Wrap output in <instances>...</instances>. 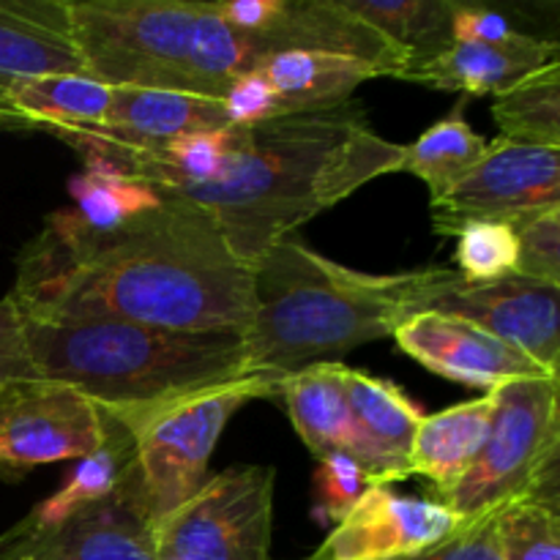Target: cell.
Listing matches in <instances>:
<instances>
[{
	"mask_svg": "<svg viewBox=\"0 0 560 560\" xmlns=\"http://www.w3.org/2000/svg\"><path fill=\"white\" fill-rule=\"evenodd\" d=\"M113 230L60 208L16 255L9 295L22 320H120L184 334H246L252 268L224 244L206 208L170 189Z\"/></svg>",
	"mask_w": 560,
	"mask_h": 560,
	"instance_id": "cell-1",
	"label": "cell"
},
{
	"mask_svg": "<svg viewBox=\"0 0 560 560\" xmlns=\"http://www.w3.org/2000/svg\"><path fill=\"white\" fill-rule=\"evenodd\" d=\"M402 156L405 145L375 135L364 104L348 98L238 129L217 178L170 191L206 208L228 249L252 268L317 213L399 173Z\"/></svg>",
	"mask_w": 560,
	"mask_h": 560,
	"instance_id": "cell-2",
	"label": "cell"
},
{
	"mask_svg": "<svg viewBox=\"0 0 560 560\" xmlns=\"http://www.w3.org/2000/svg\"><path fill=\"white\" fill-rule=\"evenodd\" d=\"M459 282L454 268L355 271L290 235L252 266L255 310L246 328L252 372L277 394L282 377L394 337L399 323L430 310Z\"/></svg>",
	"mask_w": 560,
	"mask_h": 560,
	"instance_id": "cell-3",
	"label": "cell"
},
{
	"mask_svg": "<svg viewBox=\"0 0 560 560\" xmlns=\"http://www.w3.org/2000/svg\"><path fill=\"white\" fill-rule=\"evenodd\" d=\"M38 381L91 399L109 419L257 377L246 334H184L120 320H25Z\"/></svg>",
	"mask_w": 560,
	"mask_h": 560,
	"instance_id": "cell-4",
	"label": "cell"
},
{
	"mask_svg": "<svg viewBox=\"0 0 560 560\" xmlns=\"http://www.w3.org/2000/svg\"><path fill=\"white\" fill-rule=\"evenodd\" d=\"M66 14L85 74L113 88L219 98L277 52L224 22L213 0H66Z\"/></svg>",
	"mask_w": 560,
	"mask_h": 560,
	"instance_id": "cell-5",
	"label": "cell"
},
{
	"mask_svg": "<svg viewBox=\"0 0 560 560\" xmlns=\"http://www.w3.org/2000/svg\"><path fill=\"white\" fill-rule=\"evenodd\" d=\"M273 397L262 377L191 394L148 413L113 419L135 438V465L153 523L189 501L208 479V463L224 427L252 399Z\"/></svg>",
	"mask_w": 560,
	"mask_h": 560,
	"instance_id": "cell-6",
	"label": "cell"
},
{
	"mask_svg": "<svg viewBox=\"0 0 560 560\" xmlns=\"http://www.w3.org/2000/svg\"><path fill=\"white\" fill-rule=\"evenodd\" d=\"M492 392L498 408L487 443L463 479L435 498L465 528L517 501L545 448L560 438L558 377H514Z\"/></svg>",
	"mask_w": 560,
	"mask_h": 560,
	"instance_id": "cell-7",
	"label": "cell"
},
{
	"mask_svg": "<svg viewBox=\"0 0 560 560\" xmlns=\"http://www.w3.org/2000/svg\"><path fill=\"white\" fill-rule=\"evenodd\" d=\"M277 468L235 465L153 525L159 560H271Z\"/></svg>",
	"mask_w": 560,
	"mask_h": 560,
	"instance_id": "cell-8",
	"label": "cell"
},
{
	"mask_svg": "<svg viewBox=\"0 0 560 560\" xmlns=\"http://www.w3.org/2000/svg\"><path fill=\"white\" fill-rule=\"evenodd\" d=\"M560 206V148L495 137L485 156L441 200L430 202L432 230L457 238L476 222H517Z\"/></svg>",
	"mask_w": 560,
	"mask_h": 560,
	"instance_id": "cell-9",
	"label": "cell"
},
{
	"mask_svg": "<svg viewBox=\"0 0 560 560\" xmlns=\"http://www.w3.org/2000/svg\"><path fill=\"white\" fill-rule=\"evenodd\" d=\"M109 419L80 392L33 381L0 394V479L33 468L85 459L104 446Z\"/></svg>",
	"mask_w": 560,
	"mask_h": 560,
	"instance_id": "cell-10",
	"label": "cell"
},
{
	"mask_svg": "<svg viewBox=\"0 0 560 560\" xmlns=\"http://www.w3.org/2000/svg\"><path fill=\"white\" fill-rule=\"evenodd\" d=\"M217 11L238 31L268 38L277 52L310 49L348 55L397 80L408 71V58L337 0H217Z\"/></svg>",
	"mask_w": 560,
	"mask_h": 560,
	"instance_id": "cell-11",
	"label": "cell"
},
{
	"mask_svg": "<svg viewBox=\"0 0 560 560\" xmlns=\"http://www.w3.org/2000/svg\"><path fill=\"white\" fill-rule=\"evenodd\" d=\"M465 525L435 498L399 495L372 485L304 560H394L452 539Z\"/></svg>",
	"mask_w": 560,
	"mask_h": 560,
	"instance_id": "cell-12",
	"label": "cell"
},
{
	"mask_svg": "<svg viewBox=\"0 0 560 560\" xmlns=\"http://www.w3.org/2000/svg\"><path fill=\"white\" fill-rule=\"evenodd\" d=\"M430 310L463 317L552 375L560 372V288L530 282L517 273L479 284L463 279L432 301Z\"/></svg>",
	"mask_w": 560,
	"mask_h": 560,
	"instance_id": "cell-13",
	"label": "cell"
},
{
	"mask_svg": "<svg viewBox=\"0 0 560 560\" xmlns=\"http://www.w3.org/2000/svg\"><path fill=\"white\" fill-rule=\"evenodd\" d=\"M399 350L432 375L492 392L514 377H558L512 345L463 317L416 312L394 331Z\"/></svg>",
	"mask_w": 560,
	"mask_h": 560,
	"instance_id": "cell-14",
	"label": "cell"
},
{
	"mask_svg": "<svg viewBox=\"0 0 560 560\" xmlns=\"http://www.w3.org/2000/svg\"><path fill=\"white\" fill-rule=\"evenodd\" d=\"M153 525L129 463L109 495L82 509L22 560H159Z\"/></svg>",
	"mask_w": 560,
	"mask_h": 560,
	"instance_id": "cell-15",
	"label": "cell"
},
{
	"mask_svg": "<svg viewBox=\"0 0 560 560\" xmlns=\"http://www.w3.org/2000/svg\"><path fill=\"white\" fill-rule=\"evenodd\" d=\"M348 408L355 435V463L377 481L394 485L410 476V448L421 410L392 381L348 370Z\"/></svg>",
	"mask_w": 560,
	"mask_h": 560,
	"instance_id": "cell-16",
	"label": "cell"
},
{
	"mask_svg": "<svg viewBox=\"0 0 560 560\" xmlns=\"http://www.w3.org/2000/svg\"><path fill=\"white\" fill-rule=\"evenodd\" d=\"M131 457H135V438L118 421L109 419L104 446L96 448L91 457L80 459L69 474V479L60 485V490L44 498L20 523L11 525L5 534H0V560H22L33 547L58 534L82 509L109 495L126 465L131 463Z\"/></svg>",
	"mask_w": 560,
	"mask_h": 560,
	"instance_id": "cell-17",
	"label": "cell"
},
{
	"mask_svg": "<svg viewBox=\"0 0 560 560\" xmlns=\"http://www.w3.org/2000/svg\"><path fill=\"white\" fill-rule=\"evenodd\" d=\"M93 129L135 151H159L175 137L233 126L228 124L222 98L118 85L109 93L107 115Z\"/></svg>",
	"mask_w": 560,
	"mask_h": 560,
	"instance_id": "cell-18",
	"label": "cell"
},
{
	"mask_svg": "<svg viewBox=\"0 0 560 560\" xmlns=\"http://www.w3.org/2000/svg\"><path fill=\"white\" fill-rule=\"evenodd\" d=\"M558 60V42L514 33L498 44L454 42L441 58L405 74V80L421 82L432 91H452L468 96H498L534 71Z\"/></svg>",
	"mask_w": 560,
	"mask_h": 560,
	"instance_id": "cell-19",
	"label": "cell"
},
{
	"mask_svg": "<svg viewBox=\"0 0 560 560\" xmlns=\"http://www.w3.org/2000/svg\"><path fill=\"white\" fill-rule=\"evenodd\" d=\"M42 74H85L66 0H0V93Z\"/></svg>",
	"mask_w": 560,
	"mask_h": 560,
	"instance_id": "cell-20",
	"label": "cell"
},
{
	"mask_svg": "<svg viewBox=\"0 0 560 560\" xmlns=\"http://www.w3.org/2000/svg\"><path fill=\"white\" fill-rule=\"evenodd\" d=\"M495 408V392H487L485 397L454 405L441 413L421 416L408 459L410 476L430 479L435 498L452 490L487 443Z\"/></svg>",
	"mask_w": 560,
	"mask_h": 560,
	"instance_id": "cell-21",
	"label": "cell"
},
{
	"mask_svg": "<svg viewBox=\"0 0 560 560\" xmlns=\"http://www.w3.org/2000/svg\"><path fill=\"white\" fill-rule=\"evenodd\" d=\"M348 370L342 361L312 364L277 383L293 430L315 457L345 452L355 459V435L348 408Z\"/></svg>",
	"mask_w": 560,
	"mask_h": 560,
	"instance_id": "cell-22",
	"label": "cell"
},
{
	"mask_svg": "<svg viewBox=\"0 0 560 560\" xmlns=\"http://www.w3.org/2000/svg\"><path fill=\"white\" fill-rule=\"evenodd\" d=\"M260 71L277 91L282 115L342 104L353 98L355 88L366 80L383 77L381 69L364 60L310 49H284L268 55Z\"/></svg>",
	"mask_w": 560,
	"mask_h": 560,
	"instance_id": "cell-23",
	"label": "cell"
},
{
	"mask_svg": "<svg viewBox=\"0 0 560 560\" xmlns=\"http://www.w3.org/2000/svg\"><path fill=\"white\" fill-rule=\"evenodd\" d=\"M113 88L88 74H42L16 80L0 93L9 124L25 129L96 126L109 107Z\"/></svg>",
	"mask_w": 560,
	"mask_h": 560,
	"instance_id": "cell-24",
	"label": "cell"
},
{
	"mask_svg": "<svg viewBox=\"0 0 560 560\" xmlns=\"http://www.w3.org/2000/svg\"><path fill=\"white\" fill-rule=\"evenodd\" d=\"M348 14L366 22L408 58V71L441 58L454 44L457 0H337ZM405 80V77H402Z\"/></svg>",
	"mask_w": 560,
	"mask_h": 560,
	"instance_id": "cell-25",
	"label": "cell"
},
{
	"mask_svg": "<svg viewBox=\"0 0 560 560\" xmlns=\"http://www.w3.org/2000/svg\"><path fill=\"white\" fill-rule=\"evenodd\" d=\"M463 109L465 96L446 118L432 124L416 142L405 145L399 173L416 175L430 189L432 200H441L446 191H452L479 164L490 142L474 131Z\"/></svg>",
	"mask_w": 560,
	"mask_h": 560,
	"instance_id": "cell-26",
	"label": "cell"
},
{
	"mask_svg": "<svg viewBox=\"0 0 560 560\" xmlns=\"http://www.w3.org/2000/svg\"><path fill=\"white\" fill-rule=\"evenodd\" d=\"M492 120L506 140L560 148V60L498 93Z\"/></svg>",
	"mask_w": 560,
	"mask_h": 560,
	"instance_id": "cell-27",
	"label": "cell"
},
{
	"mask_svg": "<svg viewBox=\"0 0 560 560\" xmlns=\"http://www.w3.org/2000/svg\"><path fill=\"white\" fill-rule=\"evenodd\" d=\"M69 211L91 230H113L159 206L162 191L115 175L82 170L69 180Z\"/></svg>",
	"mask_w": 560,
	"mask_h": 560,
	"instance_id": "cell-28",
	"label": "cell"
},
{
	"mask_svg": "<svg viewBox=\"0 0 560 560\" xmlns=\"http://www.w3.org/2000/svg\"><path fill=\"white\" fill-rule=\"evenodd\" d=\"M492 541L501 560H560V514L517 498L492 514Z\"/></svg>",
	"mask_w": 560,
	"mask_h": 560,
	"instance_id": "cell-29",
	"label": "cell"
},
{
	"mask_svg": "<svg viewBox=\"0 0 560 560\" xmlns=\"http://www.w3.org/2000/svg\"><path fill=\"white\" fill-rule=\"evenodd\" d=\"M457 273L465 282H495L517 271V235L506 222H476L457 235Z\"/></svg>",
	"mask_w": 560,
	"mask_h": 560,
	"instance_id": "cell-30",
	"label": "cell"
},
{
	"mask_svg": "<svg viewBox=\"0 0 560 560\" xmlns=\"http://www.w3.org/2000/svg\"><path fill=\"white\" fill-rule=\"evenodd\" d=\"M517 235V277L560 288V206L512 222Z\"/></svg>",
	"mask_w": 560,
	"mask_h": 560,
	"instance_id": "cell-31",
	"label": "cell"
},
{
	"mask_svg": "<svg viewBox=\"0 0 560 560\" xmlns=\"http://www.w3.org/2000/svg\"><path fill=\"white\" fill-rule=\"evenodd\" d=\"M377 485L350 454L334 452L317 457V495H320L323 517L334 525L359 503V498Z\"/></svg>",
	"mask_w": 560,
	"mask_h": 560,
	"instance_id": "cell-32",
	"label": "cell"
},
{
	"mask_svg": "<svg viewBox=\"0 0 560 560\" xmlns=\"http://www.w3.org/2000/svg\"><path fill=\"white\" fill-rule=\"evenodd\" d=\"M219 98H222L224 115H228V124L233 129H246V126L262 124V120L282 115L277 91L262 77L260 69L244 71V74L235 77Z\"/></svg>",
	"mask_w": 560,
	"mask_h": 560,
	"instance_id": "cell-33",
	"label": "cell"
},
{
	"mask_svg": "<svg viewBox=\"0 0 560 560\" xmlns=\"http://www.w3.org/2000/svg\"><path fill=\"white\" fill-rule=\"evenodd\" d=\"M38 381L27 350L25 320L9 293L0 299V394Z\"/></svg>",
	"mask_w": 560,
	"mask_h": 560,
	"instance_id": "cell-34",
	"label": "cell"
},
{
	"mask_svg": "<svg viewBox=\"0 0 560 560\" xmlns=\"http://www.w3.org/2000/svg\"><path fill=\"white\" fill-rule=\"evenodd\" d=\"M394 560H501L495 550V541H492V514L479 520V523L468 525V528L457 530L452 539L441 541V545L430 547V550Z\"/></svg>",
	"mask_w": 560,
	"mask_h": 560,
	"instance_id": "cell-35",
	"label": "cell"
},
{
	"mask_svg": "<svg viewBox=\"0 0 560 560\" xmlns=\"http://www.w3.org/2000/svg\"><path fill=\"white\" fill-rule=\"evenodd\" d=\"M454 42L465 44H498L512 38L514 31L506 22V16H501L498 11L485 9V5L474 3H459L454 5V22H452Z\"/></svg>",
	"mask_w": 560,
	"mask_h": 560,
	"instance_id": "cell-36",
	"label": "cell"
},
{
	"mask_svg": "<svg viewBox=\"0 0 560 560\" xmlns=\"http://www.w3.org/2000/svg\"><path fill=\"white\" fill-rule=\"evenodd\" d=\"M0 124H9V118H5V113H3V109H0Z\"/></svg>",
	"mask_w": 560,
	"mask_h": 560,
	"instance_id": "cell-37",
	"label": "cell"
}]
</instances>
